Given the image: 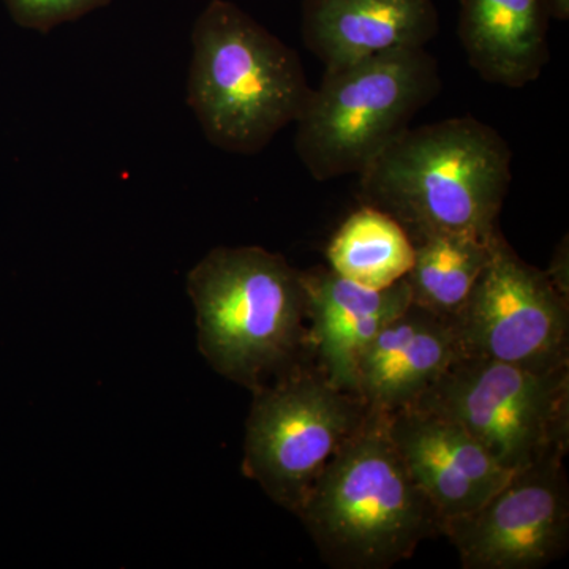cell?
I'll return each instance as SVG.
<instances>
[{
    "instance_id": "cell-1",
    "label": "cell",
    "mask_w": 569,
    "mask_h": 569,
    "mask_svg": "<svg viewBox=\"0 0 569 569\" xmlns=\"http://www.w3.org/2000/svg\"><path fill=\"white\" fill-rule=\"evenodd\" d=\"M511 182L508 141L466 116L408 127L359 174V198L395 217L411 241L436 233L490 238Z\"/></svg>"
},
{
    "instance_id": "cell-2",
    "label": "cell",
    "mask_w": 569,
    "mask_h": 569,
    "mask_svg": "<svg viewBox=\"0 0 569 569\" xmlns=\"http://www.w3.org/2000/svg\"><path fill=\"white\" fill-rule=\"evenodd\" d=\"M198 347L250 391L313 361L301 271L263 247H217L187 277Z\"/></svg>"
},
{
    "instance_id": "cell-3",
    "label": "cell",
    "mask_w": 569,
    "mask_h": 569,
    "mask_svg": "<svg viewBox=\"0 0 569 569\" xmlns=\"http://www.w3.org/2000/svg\"><path fill=\"white\" fill-rule=\"evenodd\" d=\"M298 518L337 569L395 567L445 531V519L400 459L387 417L373 408L321 471Z\"/></svg>"
},
{
    "instance_id": "cell-4",
    "label": "cell",
    "mask_w": 569,
    "mask_h": 569,
    "mask_svg": "<svg viewBox=\"0 0 569 569\" xmlns=\"http://www.w3.org/2000/svg\"><path fill=\"white\" fill-rule=\"evenodd\" d=\"M312 88L293 48L230 0H211L192 29L187 103L204 137L253 156L298 121Z\"/></svg>"
},
{
    "instance_id": "cell-5",
    "label": "cell",
    "mask_w": 569,
    "mask_h": 569,
    "mask_svg": "<svg viewBox=\"0 0 569 569\" xmlns=\"http://www.w3.org/2000/svg\"><path fill=\"white\" fill-rule=\"evenodd\" d=\"M440 91L426 48L329 67L295 122L296 153L318 182L359 176Z\"/></svg>"
},
{
    "instance_id": "cell-6",
    "label": "cell",
    "mask_w": 569,
    "mask_h": 569,
    "mask_svg": "<svg viewBox=\"0 0 569 569\" xmlns=\"http://www.w3.org/2000/svg\"><path fill=\"white\" fill-rule=\"evenodd\" d=\"M361 397L335 387L316 361L253 392L242 471L298 516L321 471L365 421Z\"/></svg>"
},
{
    "instance_id": "cell-7",
    "label": "cell",
    "mask_w": 569,
    "mask_h": 569,
    "mask_svg": "<svg viewBox=\"0 0 569 569\" xmlns=\"http://www.w3.org/2000/svg\"><path fill=\"white\" fill-rule=\"evenodd\" d=\"M452 419L509 471L569 448V367L538 370L462 355L417 406Z\"/></svg>"
},
{
    "instance_id": "cell-8",
    "label": "cell",
    "mask_w": 569,
    "mask_h": 569,
    "mask_svg": "<svg viewBox=\"0 0 569 569\" xmlns=\"http://www.w3.org/2000/svg\"><path fill=\"white\" fill-rule=\"evenodd\" d=\"M455 323L463 355L538 372L569 367L568 295L526 263L501 230Z\"/></svg>"
},
{
    "instance_id": "cell-9",
    "label": "cell",
    "mask_w": 569,
    "mask_h": 569,
    "mask_svg": "<svg viewBox=\"0 0 569 569\" xmlns=\"http://www.w3.org/2000/svg\"><path fill=\"white\" fill-rule=\"evenodd\" d=\"M565 456L550 455L512 471L471 512L448 520L463 569H538L560 559L569 542V489Z\"/></svg>"
},
{
    "instance_id": "cell-10",
    "label": "cell",
    "mask_w": 569,
    "mask_h": 569,
    "mask_svg": "<svg viewBox=\"0 0 569 569\" xmlns=\"http://www.w3.org/2000/svg\"><path fill=\"white\" fill-rule=\"evenodd\" d=\"M385 417L408 473L445 523L477 511L512 473L462 426L436 411L408 407Z\"/></svg>"
},
{
    "instance_id": "cell-11",
    "label": "cell",
    "mask_w": 569,
    "mask_h": 569,
    "mask_svg": "<svg viewBox=\"0 0 569 569\" xmlns=\"http://www.w3.org/2000/svg\"><path fill=\"white\" fill-rule=\"evenodd\" d=\"M462 355L455 320L411 302L359 358L358 396L385 413L417 406Z\"/></svg>"
},
{
    "instance_id": "cell-12",
    "label": "cell",
    "mask_w": 569,
    "mask_h": 569,
    "mask_svg": "<svg viewBox=\"0 0 569 569\" xmlns=\"http://www.w3.org/2000/svg\"><path fill=\"white\" fill-rule=\"evenodd\" d=\"M301 280L313 361L335 387L358 396L359 358L377 332L411 305L407 280L370 290L321 266L301 271Z\"/></svg>"
},
{
    "instance_id": "cell-13",
    "label": "cell",
    "mask_w": 569,
    "mask_h": 569,
    "mask_svg": "<svg viewBox=\"0 0 569 569\" xmlns=\"http://www.w3.org/2000/svg\"><path fill=\"white\" fill-rule=\"evenodd\" d=\"M440 31L433 0H305L301 33L325 69L426 48Z\"/></svg>"
},
{
    "instance_id": "cell-14",
    "label": "cell",
    "mask_w": 569,
    "mask_h": 569,
    "mask_svg": "<svg viewBox=\"0 0 569 569\" xmlns=\"http://www.w3.org/2000/svg\"><path fill=\"white\" fill-rule=\"evenodd\" d=\"M545 0H460L458 33L467 61L490 84L522 89L548 66Z\"/></svg>"
},
{
    "instance_id": "cell-15",
    "label": "cell",
    "mask_w": 569,
    "mask_h": 569,
    "mask_svg": "<svg viewBox=\"0 0 569 569\" xmlns=\"http://www.w3.org/2000/svg\"><path fill=\"white\" fill-rule=\"evenodd\" d=\"M326 258L336 274L370 290H385L406 279L415 246L395 217L362 204L332 236Z\"/></svg>"
},
{
    "instance_id": "cell-16",
    "label": "cell",
    "mask_w": 569,
    "mask_h": 569,
    "mask_svg": "<svg viewBox=\"0 0 569 569\" xmlns=\"http://www.w3.org/2000/svg\"><path fill=\"white\" fill-rule=\"evenodd\" d=\"M496 234L436 233L415 239L413 266L406 276L411 302L456 320L488 264Z\"/></svg>"
},
{
    "instance_id": "cell-17",
    "label": "cell",
    "mask_w": 569,
    "mask_h": 569,
    "mask_svg": "<svg viewBox=\"0 0 569 569\" xmlns=\"http://www.w3.org/2000/svg\"><path fill=\"white\" fill-rule=\"evenodd\" d=\"M11 20L24 29L41 33L66 22L81 20L92 11L110 6L112 0H2Z\"/></svg>"
},
{
    "instance_id": "cell-18",
    "label": "cell",
    "mask_w": 569,
    "mask_h": 569,
    "mask_svg": "<svg viewBox=\"0 0 569 569\" xmlns=\"http://www.w3.org/2000/svg\"><path fill=\"white\" fill-rule=\"evenodd\" d=\"M546 274L552 280L553 284L561 291V293L568 295V239L565 238V242H560L557 246L556 252H553L552 263H550Z\"/></svg>"
},
{
    "instance_id": "cell-19",
    "label": "cell",
    "mask_w": 569,
    "mask_h": 569,
    "mask_svg": "<svg viewBox=\"0 0 569 569\" xmlns=\"http://www.w3.org/2000/svg\"><path fill=\"white\" fill-rule=\"evenodd\" d=\"M545 6L549 20H569V0H545Z\"/></svg>"
}]
</instances>
